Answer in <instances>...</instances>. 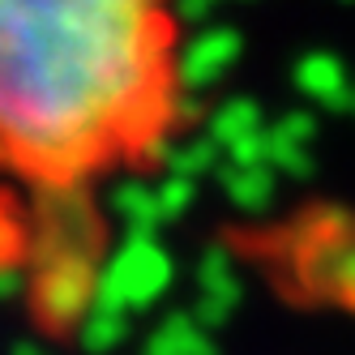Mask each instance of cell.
Instances as JSON below:
<instances>
[{
  "label": "cell",
  "mask_w": 355,
  "mask_h": 355,
  "mask_svg": "<svg viewBox=\"0 0 355 355\" xmlns=\"http://www.w3.org/2000/svg\"><path fill=\"white\" fill-rule=\"evenodd\" d=\"M189 124L184 0H0V223H94Z\"/></svg>",
  "instance_id": "1"
}]
</instances>
